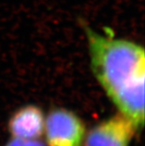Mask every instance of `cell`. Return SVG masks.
<instances>
[{"label": "cell", "instance_id": "277c9868", "mask_svg": "<svg viewBox=\"0 0 145 146\" xmlns=\"http://www.w3.org/2000/svg\"><path fill=\"white\" fill-rule=\"evenodd\" d=\"M46 116L43 110L35 104H26L10 116L7 129L12 138L38 139L44 135Z\"/></svg>", "mask_w": 145, "mask_h": 146}, {"label": "cell", "instance_id": "3957f363", "mask_svg": "<svg viewBox=\"0 0 145 146\" xmlns=\"http://www.w3.org/2000/svg\"><path fill=\"white\" fill-rule=\"evenodd\" d=\"M137 131L128 116L117 112L91 128L83 146H130Z\"/></svg>", "mask_w": 145, "mask_h": 146}, {"label": "cell", "instance_id": "6da1fadb", "mask_svg": "<svg viewBox=\"0 0 145 146\" xmlns=\"http://www.w3.org/2000/svg\"><path fill=\"white\" fill-rule=\"evenodd\" d=\"M90 67L96 81L118 110L137 129L144 125L145 52L142 45L116 38L111 29L95 31L84 21Z\"/></svg>", "mask_w": 145, "mask_h": 146}, {"label": "cell", "instance_id": "7a4b0ae2", "mask_svg": "<svg viewBox=\"0 0 145 146\" xmlns=\"http://www.w3.org/2000/svg\"><path fill=\"white\" fill-rule=\"evenodd\" d=\"M44 134L47 146H83L87 128L73 110L55 107L46 117Z\"/></svg>", "mask_w": 145, "mask_h": 146}, {"label": "cell", "instance_id": "5b68a950", "mask_svg": "<svg viewBox=\"0 0 145 146\" xmlns=\"http://www.w3.org/2000/svg\"><path fill=\"white\" fill-rule=\"evenodd\" d=\"M3 146H47L43 142L38 139H19V138H11Z\"/></svg>", "mask_w": 145, "mask_h": 146}]
</instances>
